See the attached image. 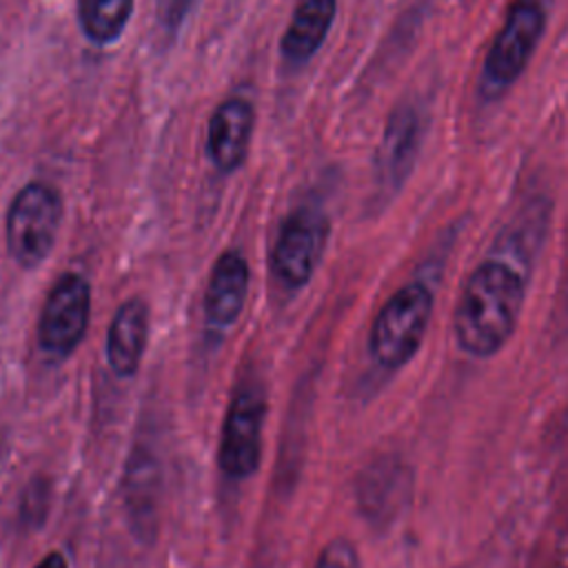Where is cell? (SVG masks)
Instances as JSON below:
<instances>
[{
	"label": "cell",
	"mask_w": 568,
	"mask_h": 568,
	"mask_svg": "<svg viewBox=\"0 0 568 568\" xmlns=\"http://www.w3.org/2000/svg\"><path fill=\"white\" fill-rule=\"evenodd\" d=\"M433 313V293L422 282H410L393 293L377 311L368 346L377 364L399 368L419 351Z\"/></svg>",
	"instance_id": "obj_2"
},
{
	"label": "cell",
	"mask_w": 568,
	"mask_h": 568,
	"mask_svg": "<svg viewBox=\"0 0 568 568\" xmlns=\"http://www.w3.org/2000/svg\"><path fill=\"white\" fill-rule=\"evenodd\" d=\"M133 466L129 468V488H126V508L133 515V521L138 528H144V532L151 530L153 517L151 510L155 508V499H153V488H158L155 484V466L151 464L149 457L142 459H131Z\"/></svg>",
	"instance_id": "obj_15"
},
{
	"label": "cell",
	"mask_w": 568,
	"mask_h": 568,
	"mask_svg": "<svg viewBox=\"0 0 568 568\" xmlns=\"http://www.w3.org/2000/svg\"><path fill=\"white\" fill-rule=\"evenodd\" d=\"M328 220L322 211L302 206L293 211L280 226L273 246L275 275L291 288L304 286L326 248Z\"/></svg>",
	"instance_id": "obj_7"
},
{
	"label": "cell",
	"mask_w": 568,
	"mask_h": 568,
	"mask_svg": "<svg viewBox=\"0 0 568 568\" xmlns=\"http://www.w3.org/2000/svg\"><path fill=\"white\" fill-rule=\"evenodd\" d=\"M248 264L237 251L222 253L209 275L204 291V317L215 331L231 328L246 304Z\"/></svg>",
	"instance_id": "obj_9"
},
{
	"label": "cell",
	"mask_w": 568,
	"mask_h": 568,
	"mask_svg": "<svg viewBox=\"0 0 568 568\" xmlns=\"http://www.w3.org/2000/svg\"><path fill=\"white\" fill-rule=\"evenodd\" d=\"M419 115L410 106L397 109L386 126L384 144L379 151V169L382 178L397 186L404 182V178L410 171V164L415 160L417 146H419Z\"/></svg>",
	"instance_id": "obj_13"
},
{
	"label": "cell",
	"mask_w": 568,
	"mask_h": 568,
	"mask_svg": "<svg viewBox=\"0 0 568 568\" xmlns=\"http://www.w3.org/2000/svg\"><path fill=\"white\" fill-rule=\"evenodd\" d=\"M91 315V286L78 273H64L51 286L40 322L38 344L51 357L71 355L87 333Z\"/></svg>",
	"instance_id": "obj_5"
},
{
	"label": "cell",
	"mask_w": 568,
	"mask_h": 568,
	"mask_svg": "<svg viewBox=\"0 0 568 568\" xmlns=\"http://www.w3.org/2000/svg\"><path fill=\"white\" fill-rule=\"evenodd\" d=\"M62 202L55 189L31 182L18 191L7 211V248L22 268L40 266L58 237Z\"/></svg>",
	"instance_id": "obj_3"
},
{
	"label": "cell",
	"mask_w": 568,
	"mask_h": 568,
	"mask_svg": "<svg viewBox=\"0 0 568 568\" xmlns=\"http://www.w3.org/2000/svg\"><path fill=\"white\" fill-rule=\"evenodd\" d=\"M133 9V0H78V16L82 31L98 44L113 42Z\"/></svg>",
	"instance_id": "obj_14"
},
{
	"label": "cell",
	"mask_w": 568,
	"mask_h": 568,
	"mask_svg": "<svg viewBox=\"0 0 568 568\" xmlns=\"http://www.w3.org/2000/svg\"><path fill=\"white\" fill-rule=\"evenodd\" d=\"M546 29V13L537 0H517L497 31L486 60L484 78L490 87L513 84L526 69Z\"/></svg>",
	"instance_id": "obj_6"
},
{
	"label": "cell",
	"mask_w": 568,
	"mask_h": 568,
	"mask_svg": "<svg viewBox=\"0 0 568 568\" xmlns=\"http://www.w3.org/2000/svg\"><path fill=\"white\" fill-rule=\"evenodd\" d=\"M410 499V468L393 455L368 464L357 481V504L375 526L390 524Z\"/></svg>",
	"instance_id": "obj_8"
},
{
	"label": "cell",
	"mask_w": 568,
	"mask_h": 568,
	"mask_svg": "<svg viewBox=\"0 0 568 568\" xmlns=\"http://www.w3.org/2000/svg\"><path fill=\"white\" fill-rule=\"evenodd\" d=\"M526 295L524 275L501 260H486L466 280L457 311L455 337L473 357L495 355L515 333Z\"/></svg>",
	"instance_id": "obj_1"
},
{
	"label": "cell",
	"mask_w": 568,
	"mask_h": 568,
	"mask_svg": "<svg viewBox=\"0 0 568 568\" xmlns=\"http://www.w3.org/2000/svg\"><path fill=\"white\" fill-rule=\"evenodd\" d=\"M337 0H297L293 20L282 38V51L293 62L308 60L324 42Z\"/></svg>",
	"instance_id": "obj_12"
},
{
	"label": "cell",
	"mask_w": 568,
	"mask_h": 568,
	"mask_svg": "<svg viewBox=\"0 0 568 568\" xmlns=\"http://www.w3.org/2000/svg\"><path fill=\"white\" fill-rule=\"evenodd\" d=\"M266 397L260 386L244 384L235 390L220 435V470L233 479H248L260 468Z\"/></svg>",
	"instance_id": "obj_4"
},
{
	"label": "cell",
	"mask_w": 568,
	"mask_h": 568,
	"mask_svg": "<svg viewBox=\"0 0 568 568\" xmlns=\"http://www.w3.org/2000/svg\"><path fill=\"white\" fill-rule=\"evenodd\" d=\"M149 342V306L142 297L122 302L109 324L106 362L109 368L129 379L138 373Z\"/></svg>",
	"instance_id": "obj_10"
},
{
	"label": "cell",
	"mask_w": 568,
	"mask_h": 568,
	"mask_svg": "<svg viewBox=\"0 0 568 568\" xmlns=\"http://www.w3.org/2000/svg\"><path fill=\"white\" fill-rule=\"evenodd\" d=\"M253 133V109L246 100L222 102L209 124V155L222 171L237 169L248 151Z\"/></svg>",
	"instance_id": "obj_11"
},
{
	"label": "cell",
	"mask_w": 568,
	"mask_h": 568,
	"mask_svg": "<svg viewBox=\"0 0 568 568\" xmlns=\"http://www.w3.org/2000/svg\"><path fill=\"white\" fill-rule=\"evenodd\" d=\"M315 568H362V561L348 539H333L322 548Z\"/></svg>",
	"instance_id": "obj_16"
},
{
	"label": "cell",
	"mask_w": 568,
	"mask_h": 568,
	"mask_svg": "<svg viewBox=\"0 0 568 568\" xmlns=\"http://www.w3.org/2000/svg\"><path fill=\"white\" fill-rule=\"evenodd\" d=\"M36 568H69L67 566V559L60 555V552H49L47 557H42Z\"/></svg>",
	"instance_id": "obj_17"
}]
</instances>
